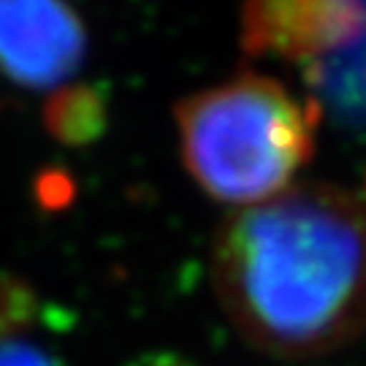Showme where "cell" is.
Listing matches in <instances>:
<instances>
[{"mask_svg":"<svg viewBox=\"0 0 366 366\" xmlns=\"http://www.w3.org/2000/svg\"><path fill=\"white\" fill-rule=\"evenodd\" d=\"M212 269L228 317L266 353H326L366 328V209L345 190L301 184L236 212Z\"/></svg>","mask_w":366,"mask_h":366,"instance_id":"obj_1","label":"cell"},{"mask_svg":"<svg viewBox=\"0 0 366 366\" xmlns=\"http://www.w3.org/2000/svg\"><path fill=\"white\" fill-rule=\"evenodd\" d=\"M317 106L280 81L239 76L177 106L190 177L212 198L252 207L282 193L315 147Z\"/></svg>","mask_w":366,"mask_h":366,"instance_id":"obj_2","label":"cell"},{"mask_svg":"<svg viewBox=\"0 0 366 366\" xmlns=\"http://www.w3.org/2000/svg\"><path fill=\"white\" fill-rule=\"evenodd\" d=\"M87 36L66 0H0V74L46 90L76 74Z\"/></svg>","mask_w":366,"mask_h":366,"instance_id":"obj_3","label":"cell"},{"mask_svg":"<svg viewBox=\"0 0 366 366\" xmlns=\"http://www.w3.org/2000/svg\"><path fill=\"white\" fill-rule=\"evenodd\" d=\"M353 0H244L242 44L255 57L310 63L353 39Z\"/></svg>","mask_w":366,"mask_h":366,"instance_id":"obj_4","label":"cell"},{"mask_svg":"<svg viewBox=\"0 0 366 366\" xmlns=\"http://www.w3.org/2000/svg\"><path fill=\"white\" fill-rule=\"evenodd\" d=\"M304 76L315 106L353 131H366V22L347 44L310 60Z\"/></svg>","mask_w":366,"mask_h":366,"instance_id":"obj_5","label":"cell"},{"mask_svg":"<svg viewBox=\"0 0 366 366\" xmlns=\"http://www.w3.org/2000/svg\"><path fill=\"white\" fill-rule=\"evenodd\" d=\"M109 119V98L101 84L66 87L44 109V122L57 142L68 147H84L98 142Z\"/></svg>","mask_w":366,"mask_h":366,"instance_id":"obj_6","label":"cell"},{"mask_svg":"<svg viewBox=\"0 0 366 366\" xmlns=\"http://www.w3.org/2000/svg\"><path fill=\"white\" fill-rule=\"evenodd\" d=\"M39 317V293L22 277L0 272V340H16V334L36 326Z\"/></svg>","mask_w":366,"mask_h":366,"instance_id":"obj_7","label":"cell"},{"mask_svg":"<svg viewBox=\"0 0 366 366\" xmlns=\"http://www.w3.org/2000/svg\"><path fill=\"white\" fill-rule=\"evenodd\" d=\"M0 366H66L39 345L19 340H0Z\"/></svg>","mask_w":366,"mask_h":366,"instance_id":"obj_8","label":"cell"},{"mask_svg":"<svg viewBox=\"0 0 366 366\" xmlns=\"http://www.w3.org/2000/svg\"><path fill=\"white\" fill-rule=\"evenodd\" d=\"M44 187H41L39 193L41 198H46V196H54L52 198V207H57V204H63L68 196H71V184L66 182V177H60V174H52V177H46L44 179Z\"/></svg>","mask_w":366,"mask_h":366,"instance_id":"obj_9","label":"cell"}]
</instances>
